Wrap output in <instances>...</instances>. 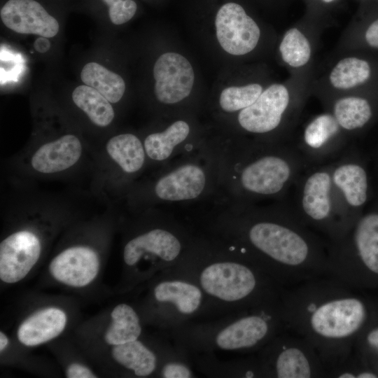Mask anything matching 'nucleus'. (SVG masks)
Returning a JSON list of instances; mask_svg holds the SVG:
<instances>
[{
	"mask_svg": "<svg viewBox=\"0 0 378 378\" xmlns=\"http://www.w3.org/2000/svg\"><path fill=\"white\" fill-rule=\"evenodd\" d=\"M214 229L283 288L328 274L327 241L293 211L223 202Z\"/></svg>",
	"mask_w": 378,
	"mask_h": 378,
	"instance_id": "1",
	"label": "nucleus"
},
{
	"mask_svg": "<svg viewBox=\"0 0 378 378\" xmlns=\"http://www.w3.org/2000/svg\"><path fill=\"white\" fill-rule=\"evenodd\" d=\"M352 288L323 276L284 288L281 292L286 329L313 345L328 372L352 354L368 321V304Z\"/></svg>",
	"mask_w": 378,
	"mask_h": 378,
	"instance_id": "2",
	"label": "nucleus"
},
{
	"mask_svg": "<svg viewBox=\"0 0 378 378\" xmlns=\"http://www.w3.org/2000/svg\"><path fill=\"white\" fill-rule=\"evenodd\" d=\"M224 202L253 204L283 195L302 169L297 153L273 142L212 141Z\"/></svg>",
	"mask_w": 378,
	"mask_h": 378,
	"instance_id": "3",
	"label": "nucleus"
},
{
	"mask_svg": "<svg viewBox=\"0 0 378 378\" xmlns=\"http://www.w3.org/2000/svg\"><path fill=\"white\" fill-rule=\"evenodd\" d=\"M188 258L199 268L194 280L209 302L239 312L281 300L284 288L223 242L198 239Z\"/></svg>",
	"mask_w": 378,
	"mask_h": 378,
	"instance_id": "4",
	"label": "nucleus"
},
{
	"mask_svg": "<svg viewBox=\"0 0 378 378\" xmlns=\"http://www.w3.org/2000/svg\"><path fill=\"white\" fill-rule=\"evenodd\" d=\"M219 192L218 164L212 141L161 167L150 180L130 190L136 206L200 200Z\"/></svg>",
	"mask_w": 378,
	"mask_h": 378,
	"instance_id": "5",
	"label": "nucleus"
},
{
	"mask_svg": "<svg viewBox=\"0 0 378 378\" xmlns=\"http://www.w3.org/2000/svg\"><path fill=\"white\" fill-rule=\"evenodd\" d=\"M328 274L351 287L364 283L365 274L378 276V213L358 218L340 240L328 242Z\"/></svg>",
	"mask_w": 378,
	"mask_h": 378,
	"instance_id": "6",
	"label": "nucleus"
},
{
	"mask_svg": "<svg viewBox=\"0 0 378 378\" xmlns=\"http://www.w3.org/2000/svg\"><path fill=\"white\" fill-rule=\"evenodd\" d=\"M285 330L280 300L237 312L228 323L212 332L208 344L227 351H259Z\"/></svg>",
	"mask_w": 378,
	"mask_h": 378,
	"instance_id": "7",
	"label": "nucleus"
},
{
	"mask_svg": "<svg viewBox=\"0 0 378 378\" xmlns=\"http://www.w3.org/2000/svg\"><path fill=\"white\" fill-rule=\"evenodd\" d=\"M332 167L309 172L300 184L298 211H293L307 227L317 231L328 242L345 235L332 190Z\"/></svg>",
	"mask_w": 378,
	"mask_h": 378,
	"instance_id": "8",
	"label": "nucleus"
},
{
	"mask_svg": "<svg viewBox=\"0 0 378 378\" xmlns=\"http://www.w3.org/2000/svg\"><path fill=\"white\" fill-rule=\"evenodd\" d=\"M262 377L323 378L327 370L313 345L287 330L258 351Z\"/></svg>",
	"mask_w": 378,
	"mask_h": 378,
	"instance_id": "9",
	"label": "nucleus"
},
{
	"mask_svg": "<svg viewBox=\"0 0 378 378\" xmlns=\"http://www.w3.org/2000/svg\"><path fill=\"white\" fill-rule=\"evenodd\" d=\"M197 239L174 219L162 218L155 226L146 229L130 239L123 248V260L130 267L146 255L174 265L183 261Z\"/></svg>",
	"mask_w": 378,
	"mask_h": 378,
	"instance_id": "10",
	"label": "nucleus"
},
{
	"mask_svg": "<svg viewBox=\"0 0 378 378\" xmlns=\"http://www.w3.org/2000/svg\"><path fill=\"white\" fill-rule=\"evenodd\" d=\"M332 183L346 234L357 220L354 212L367 201V173L361 165L346 159L332 164Z\"/></svg>",
	"mask_w": 378,
	"mask_h": 378,
	"instance_id": "11",
	"label": "nucleus"
},
{
	"mask_svg": "<svg viewBox=\"0 0 378 378\" xmlns=\"http://www.w3.org/2000/svg\"><path fill=\"white\" fill-rule=\"evenodd\" d=\"M155 301L167 311L171 326H178L200 314L209 302L195 280L171 278L157 284L153 290Z\"/></svg>",
	"mask_w": 378,
	"mask_h": 378,
	"instance_id": "12",
	"label": "nucleus"
},
{
	"mask_svg": "<svg viewBox=\"0 0 378 378\" xmlns=\"http://www.w3.org/2000/svg\"><path fill=\"white\" fill-rule=\"evenodd\" d=\"M217 39L229 54L242 55L257 46L260 30L239 4L229 2L218 10L215 20Z\"/></svg>",
	"mask_w": 378,
	"mask_h": 378,
	"instance_id": "13",
	"label": "nucleus"
},
{
	"mask_svg": "<svg viewBox=\"0 0 378 378\" xmlns=\"http://www.w3.org/2000/svg\"><path fill=\"white\" fill-rule=\"evenodd\" d=\"M289 104L286 87L273 84L262 91L255 102L238 112V125L249 134L272 133L279 127Z\"/></svg>",
	"mask_w": 378,
	"mask_h": 378,
	"instance_id": "14",
	"label": "nucleus"
},
{
	"mask_svg": "<svg viewBox=\"0 0 378 378\" xmlns=\"http://www.w3.org/2000/svg\"><path fill=\"white\" fill-rule=\"evenodd\" d=\"M38 235L29 230L15 231L0 244V279L14 284L23 279L38 261L41 253Z\"/></svg>",
	"mask_w": 378,
	"mask_h": 378,
	"instance_id": "15",
	"label": "nucleus"
},
{
	"mask_svg": "<svg viewBox=\"0 0 378 378\" xmlns=\"http://www.w3.org/2000/svg\"><path fill=\"white\" fill-rule=\"evenodd\" d=\"M155 94L162 104L173 105L188 97L194 84L193 69L188 60L176 52L162 54L153 67Z\"/></svg>",
	"mask_w": 378,
	"mask_h": 378,
	"instance_id": "16",
	"label": "nucleus"
},
{
	"mask_svg": "<svg viewBox=\"0 0 378 378\" xmlns=\"http://www.w3.org/2000/svg\"><path fill=\"white\" fill-rule=\"evenodd\" d=\"M83 153L80 139L75 134H66L31 148L27 163L32 172L55 175L72 169L80 162Z\"/></svg>",
	"mask_w": 378,
	"mask_h": 378,
	"instance_id": "17",
	"label": "nucleus"
},
{
	"mask_svg": "<svg viewBox=\"0 0 378 378\" xmlns=\"http://www.w3.org/2000/svg\"><path fill=\"white\" fill-rule=\"evenodd\" d=\"M142 141L148 165L159 167L199 147L204 142L195 139L191 125L183 119L174 120L163 130L149 133Z\"/></svg>",
	"mask_w": 378,
	"mask_h": 378,
	"instance_id": "18",
	"label": "nucleus"
},
{
	"mask_svg": "<svg viewBox=\"0 0 378 378\" xmlns=\"http://www.w3.org/2000/svg\"><path fill=\"white\" fill-rule=\"evenodd\" d=\"M99 258L97 251L88 246H73L61 251L50 262L52 276L72 287H84L97 276Z\"/></svg>",
	"mask_w": 378,
	"mask_h": 378,
	"instance_id": "19",
	"label": "nucleus"
},
{
	"mask_svg": "<svg viewBox=\"0 0 378 378\" xmlns=\"http://www.w3.org/2000/svg\"><path fill=\"white\" fill-rule=\"evenodd\" d=\"M0 15L6 27L19 34L51 38L59 31L57 20L34 0H8Z\"/></svg>",
	"mask_w": 378,
	"mask_h": 378,
	"instance_id": "20",
	"label": "nucleus"
},
{
	"mask_svg": "<svg viewBox=\"0 0 378 378\" xmlns=\"http://www.w3.org/2000/svg\"><path fill=\"white\" fill-rule=\"evenodd\" d=\"M123 187L132 188V181L148 165L143 141L132 133H122L110 138L105 147Z\"/></svg>",
	"mask_w": 378,
	"mask_h": 378,
	"instance_id": "21",
	"label": "nucleus"
},
{
	"mask_svg": "<svg viewBox=\"0 0 378 378\" xmlns=\"http://www.w3.org/2000/svg\"><path fill=\"white\" fill-rule=\"evenodd\" d=\"M66 315L56 307L40 309L27 318L18 329V339L27 346H34L57 337L65 328Z\"/></svg>",
	"mask_w": 378,
	"mask_h": 378,
	"instance_id": "22",
	"label": "nucleus"
},
{
	"mask_svg": "<svg viewBox=\"0 0 378 378\" xmlns=\"http://www.w3.org/2000/svg\"><path fill=\"white\" fill-rule=\"evenodd\" d=\"M341 127L333 114L323 113L306 126L303 133L304 150L312 156H323L331 152V144Z\"/></svg>",
	"mask_w": 378,
	"mask_h": 378,
	"instance_id": "23",
	"label": "nucleus"
},
{
	"mask_svg": "<svg viewBox=\"0 0 378 378\" xmlns=\"http://www.w3.org/2000/svg\"><path fill=\"white\" fill-rule=\"evenodd\" d=\"M111 355L117 363L137 377H148L157 368L156 355L139 340L114 345Z\"/></svg>",
	"mask_w": 378,
	"mask_h": 378,
	"instance_id": "24",
	"label": "nucleus"
},
{
	"mask_svg": "<svg viewBox=\"0 0 378 378\" xmlns=\"http://www.w3.org/2000/svg\"><path fill=\"white\" fill-rule=\"evenodd\" d=\"M111 318L104 337L107 344L114 346L138 340L142 329L139 315L132 307L125 303L116 305Z\"/></svg>",
	"mask_w": 378,
	"mask_h": 378,
	"instance_id": "25",
	"label": "nucleus"
},
{
	"mask_svg": "<svg viewBox=\"0 0 378 378\" xmlns=\"http://www.w3.org/2000/svg\"><path fill=\"white\" fill-rule=\"evenodd\" d=\"M72 99L95 125L108 126L115 118L111 103L95 89L86 85L76 87L72 92Z\"/></svg>",
	"mask_w": 378,
	"mask_h": 378,
	"instance_id": "26",
	"label": "nucleus"
},
{
	"mask_svg": "<svg viewBox=\"0 0 378 378\" xmlns=\"http://www.w3.org/2000/svg\"><path fill=\"white\" fill-rule=\"evenodd\" d=\"M81 80L101 93L111 104L118 102L125 91L122 78L96 62L86 64L80 73Z\"/></svg>",
	"mask_w": 378,
	"mask_h": 378,
	"instance_id": "27",
	"label": "nucleus"
},
{
	"mask_svg": "<svg viewBox=\"0 0 378 378\" xmlns=\"http://www.w3.org/2000/svg\"><path fill=\"white\" fill-rule=\"evenodd\" d=\"M333 115L341 129L352 131L363 127L371 118L369 102L358 97H346L335 102Z\"/></svg>",
	"mask_w": 378,
	"mask_h": 378,
	"instance_id": "28",
	"label": "nucleus"
},
{
	"mask_svg": "<svg viewBox=\"0 0 378 378\" xmlns=\"http://www.w3.org/2000/svg\"><path fill=\"white\" fill-rule=\"evenodd\" d=\"M370 66L356 57L341 59L330 74L331 85L338 90H348L365 83L370 76Z\"/></svg>",
	"mask_w": 378,
	"mask_h": 378,
	"instance_id": "29",
	"label": "nucleus"
},
{
	"mask_svg": "<svg viewBox=\"0 0 378 378\" xmlns=\"http://www.w3.org/2000/svg\"><path fill=\"white\" fill-rule=\"evenodd\" d=\"M283 60L294 68L306 64L311 57V46L306 36L297 28L288 29L279 46Z\"/></svg>",
	"mask_w": 378,
	"mask_h": 378,
	"instance_id": "30",
	"label": "nucleus"
},
{
	"mask_svg": "<svg viewBox=\"0 0 378 378\" xmlns=\"http://www.w3.org/2000/svg\"><path fill=\"white\" fill-rule=\"evenodd\" d=\"M262 92V88L258 83L229 87L221 92L219 106L223 111L227 113L239 112L255 102Z\"/></svg>",
	"mask_w": 378,
	"mask_h": 378,
	"instance_id": "31",
	"label": "nucleus"
},
{
	"mask_svg": "<svg viewBox=\"0 0 378 378\" xmlns=\"http://www.w3.org/2000/svg\"><path fill=\"white\" fill-rule=\"evenodd\" d=\"M136 4L132 0H118L108 6V15L112 23L122 24L134 15Z\"/></svg>",
	"mask_w": 378,
	"mask_h": 378,
	"instance_id": "32",
	"label": "nucleus"
},
{
	"mask_svg": "<svg viewBox=\"0 0 378 378\" xmlns=\"http://www.w3.org/2000/svg\"><path fill=\"white\" fill-rule=\"evenodd\" d=\"M160 375L164 378H190L194 373L185 362L173 358L163 365Z\"/></svg>",
	"mask_w": 378,
	"mask_h": 378,
	"instance_id": "33",
	"label": "nucleus"
},
{
	"mask_svg": "<svg viewBox=\"0 0 378 378\" xmlns=\"http://www.w3.org/2000/svg\"><path fill=\"white\" fill-rule=\"evenodd\" d=\"M355 344H364L368 349L378 354V326L362 332Z\"/></svg>",
	"mask_w": 378,
	"mask_h": 378,
	"instance_id": "34",
	"label": "nucleus"
},
{
	"mask_svg": "<svg viewBox=\"0 0 378 378\" xmlns=\"http://www.w3.org/2000/svg\"><path fill=\"white\" fill-rule=\"evenodd\" d=\"M68 378H94L97 376L86 366L79 363H71L66 370Z\"/></svg>",
	"mask_w": 378,
	"mask_h": 378,
	"instance_id": "35",
	"label": "nucleus"
},
{
	"mask_svg": "<svg viewBox=\"0 0 378 378\" xmlns=\"http://www.w3.org/2000/svg\"><path fill=\"white\" fill-rule=\"evenodd\" d=\"M365 37L370 46L378 48V19L368 27Z\"/></svg>",
	"mask_w": 378,
	"mask_h": 378,
	"instance_id": "36",
	"label": "nucleus"
},
{
	"mask_svg": "<svg viewBox=\"0 0 378 378\" xmlns=\"http://www.w3.org/2000/svg\"><path fill=\"white\" fill-rule=\"evenodd\" d=\"M34 47L37 52L45 53L50 49V43L48 38L40 36L35 41Z\"/></svg>",
	"mask_w": 378,
	"mask_h": 378,
	"instance_id": "37",
	"label": "nucleus"
},
{
	"mask_svg": "<svg viewBox=\"0 0 378 378\" xmlns=\"http://www.w3.org/2000/svg\"><path fill=\"white\" fill-rule=\"evenodd\" d=\"M8 344L7 336L2 332H0V351L4 350Z\"/></svg>",
	"mask_w": 378,
	"mask_h": 378,
	"instance_id": "38",
	"label": "nucleus"
},
{
	"mask_svg": "<svg viewBox=\"0 0 378 378\" xmlns=\"http://www.w3.org/2000/svg\"><path fill=\"white\" fill-rule=\"evenodd\" d=\"M116 1H118V0H102V1L105 3L108 6Z\"/></svg>",
	"mask_w": 378,
	"mask_h": 378,
	"instance_id": "39",
	"label": "nucleus"
},
{
	"mask_svg": "<svg viewBox=\"0 0 378 378\" xmlns=\"http://www.w3.org/2000/svg\"><path fill=\"white\" fill-rule=\"evenodd\" d=\"M324 2L326 3H330L331 1H332L333 0H323Z\"/></svg>",
	"mask_w": 378,
	"mask_h": 378,
	"instance_id": "40",
	"label": "nucleus"
}]
</instances>
